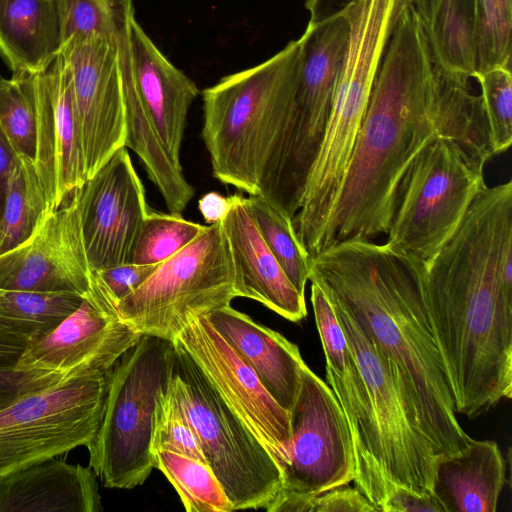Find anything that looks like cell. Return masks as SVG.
Here are the masks:
<instances>
[{
    "mask_svg": "<svg viewBox=\"0 0 512 512\" xmlns=\"http://www.w3.org/2000/svg\"><path fill=\"white\" fill-rule=\"evenodd\" d=\"M469 79L436 65L408 5L387 43L322 251L387 234L401 180L434 137L455 140L483 164L493 156L482 98Z\"/></svg>",
    "mask_w": 512,
    "mask_h": 512,
    "instance_id": "1",
    "label": "cell"
},
{
    "mask_svg": "<svg viewBox=\"0 0 512 512\" xmlns=\"http://www.w3.org/2000/svg\"><path fill=\"white\" fill-rule=\"evenodd\" d=\"M423 264L456 413L477 418L512 395V181L485 186Z\"/></svg>",
    "mask_w": 512,
    "mask_h": 512,
    "instance_id": "2",
    "label": "cell"
},
{
    "mask_svg": "<svg viewBox=\"0 0 512 512\" xmlns=\"http://www.w3.org/2000/svg\"><path fill=\"white\" fill-rule=\"evenodd\" d=\"M386 358L438 456L469 443L427 311L424 264L387 243L349 239L310 257L309 276Z\"/></svg>",
    "mask_w": 512,
    "mask_h": 512,
    "instance_id": "3",
    "label": "cell"
},
{
    "mask_svg": "<svg viewBox=\"0 0 512 512\" xmlns=\"http://www.w3.org/2000/svg\"><path fill=\"white\" fill-rule=\"evenodd\" d=\"M298 57L297 39L203 90L202 138L220 182L259 195L265 160L290 108Z\"/></svg>",
    "mask_w": 512,
    "mask_h": 512,
    "instance_id": "4",
    "label": "cell"
},
{
    "mask_svg": "<svg viewBox=\"0 0 512 512\" xmlns=\"http://www.w3.org/2000/svg\"><path fill=\"white\" fill-rule=\"evenodd\" d=\"M350 23L344 11L308 25L298 39L293 96L265 160L259 195L293 219L320 151L341 72Z\"/></svg>",
    "mask_w": 512,
    "mask_h": 512,
    "instance_id": "5",
    "label": "cell"
},
{
    "mask_svg": "<svg viewBox=\"0 0 512 512\" xmlns=\"http://www.w3.org/2000/svg\"><path fill=\"white\" fill-rule=\"evenodd\" d=\"M174 355L172 341L141 335L109 370L103 417L87 446L89 466L106 487L135 488L154 469L156 401L168 387Z\"/></svg>",
    "mask_w": 512,
    "mask_h": 512,
    "instance_id": "6",
    "label": "cell"
},
{
    "mask_svg": "<svg viewBox=\"0 0 512 512\" xmlns=\"http://www.w3.org/2000/svg\"><path fill=\"white\" fill-rule=\"evenodd\" d=\"M349 22L346 52L325 136L301 207L293 218L298 234L311 241H320L326 233L392 33L391 23L377 13L357 12Z\"/></svg>",
    "mask_w": 512,
    "mask_h": 512,
    "instance_id": "7",
    "label": "cell"
},
{
    "mask_svg": "<svg viewBox=\"0 0 512 512\" xmlns=\"http://www.w3.org/2000/svg\"><path fill=\"white\" fill-rule=\"evenodd\" d=\"M168 388L195 430L234 511L265 509L282 489L281 470L176 340Z\"/></svg>",
    "mask_w": 512,
    "mask_h": 512,
    "instance_id": "8",
    "label": "cell"
},
{
    "mask_svg": "<svg viewBox=\"0 0 512 512\" xmlns=\"http://www.w3.org/2000/svg\"><path fill=\"white\" fill-rule=\"evenodd\" d=\"M484 166L455 140L434 137L401 180L386 243L399 253L427 262L452 236L486 186Z\"/></svg>",
    "mask_w": 512,
    "mask_h": 512,
    "instance_id": "9",
    "label": "cell"
},
{
    "mask_svg": "<svg viewBox=\"0 0 512 512\" xmlns=\"http://www.w3.org/2000/svg\"><path fill=\"white\" fill-rule=\"evenodd\" d=\"M236 297L231 256L219 222L158 264L118 303L117 311L138 334L172 341L192 318L230 305Z\"/></svg>",
    "mask_w": 512,
    "mask_h": 512,
    "instance_id": "10",
    "label": "cell"
},
{
    "mask_svg": "<svg viewBox=\"0 0 512 512\" xmlns=\"http://www.w3.org/2000/svg\"><path fill=\"white\" fill-rule=\"evenodd\" d=\"M108 372L19 395L0 409V476L87 447L103 417Z\"/></svg>",
    "mask_w": 512,
    "mask_h": 512,
    "instance_id": "11",
    "label": "cell"
},
{
    "mask_svg": "<svg viewBox=\"0 0 512 512\" xmlns=\"http://www.w3.org/2000/svg\"><path fill=\"white\" fill-rule=\"evenodd\" d=\"M140 337L122 321L91 272L80 306L49 333L25 345L13 366L21 373L19 395L106 373Z\"/></svg>",
    "mask_w": 512,
    "mask_h": 512,
    "instance_id": "12",
    "label": "cell"
},
{
    "mask_svg": "<svg viewBox=\"0 0 512 512\" xmlns=\"http://www.w3.org/2000/svg\"><path fill=\"white\" fill-rule=\"evenodd\" d=\"M329 301L367 388L387 482L433 495L439 458L434 446L396 384L386 358L343 307Z\"/></svg>",
    "mask_w": 512,
    "mask_h": 512,
    "instance_id": "13",
    "label": "cell"
},
{
    "mask_svg": "<svg viewBox=\"0 0 512 512\" xmlns=\"http://www.w3.org/2000/svg\"><path fill=\"white\" fill-rule=\"evenodd\" d=\"M289 413L288 462L282 469L281 492L270 508L282 498L312 497L354 479L352 439L344 413L331 388L306 364Z\"/></svg>",
    "mask_w": 512,
    "mask_h": 512,
    "instance_id": "14",
    "label": "cell"
},
{
    "mask_svg": "<svg viewBox=\"0 0 512 512\" xmlns=\"http://www.w3.org/2000/svg\"><path fill=\"white\" fill-rule=\"evenodd\" d=\"M133 15L112 36L75 35L60 51L70 72L86 180L125 147L121 36Z\"/></svg>",
    "mask_w": 512,
    "mask_h": 512,
    "instance_id": "15",
    "label": "cell"
},
{
    "mask_svg": "<svg viewBox=\"0 0 512 512\" xmlns=\"http://www.w3.org/2000/svg\"><path fill=\"white\" fill-rule=\"evenodd\" d=\"M173 340L181 344L231 411L264 445L282 473L291 437L289 411L270 395L253 368L206 314L192 318Z\"/></svg>",
    "mask_w": 512,
    "mask_h": 512,
    "instance_id": "16",
    "label": "cell"
},
{
    "mask_svg": "<svg viewBox=\"0 0 512 512\" xmlns=\"http://www.w3.org/2000/svg\"><path fill=\"white\" fill-rule=\"evenodd\" d=\"M311 303L325 356L327 381L351 434L355 464L353 481L381 511L395 486H391L384 475L381 445L367 388L333 307L315 283H311Z\"/></svg>",
    "mask_w": 512,
    "mask_h": 512,
    "instance_id": "17",
    "label": "cell"
},
{
    "mask_svg": "<svg viewBox=\"0 0 512 512\" xmlns=\"http://www.w3.org/2000/svg\"><path fill=\"white\" fill-rule=\"evenodd\" d=\"M75 192L91 269L130 263L134 241L149 208L127 148L116 151Z\"/></svg>",
    "mask_w": 512,
    "mask_h": 512,
    "instance_id": "18",
    "label": "cell"
},
{
    "mask_svg": "<svg viewBox=\"0 0 512 512\" xmlns=\"http://www.w3.org/2000/svg\"><path fill=\"white\" fill-rule=\"evenodd\" d=\"M92 269L83 240L76 192L49 208L31 235L0 253V288L84 295Z\"/></svg>",
    "mask_w": 512,
    "mask_h": 512,
    "instance_id": "19",
    "label": "cell"
},
{
    "mask_svg": "<svg viewBox=\"0 0 512 512\" xmlns=\"http://www.w3.org/2000/svg\"><path fill=\"white\" fill-rule=\"evenodd\" d=\"M32 81L37 124L33 160L46 201L54 209L86 181L71 77L61 54Z\"/></svg>",
    "mask_w": 512,
    "mask_h": 512,
    "instance_id": "20",
    "label": "cell"
},
{
    "mask_svg": "<svg viewBox=\"0 0 512 512\" xmlns=\"http://www.w3.org/2000/svg\"><path fill=\"white\" fill-rule=\"evenodd\" d=\"M230 209L220 222L234 272L237 297L255 300L283 318L298 322L306 317L300 294L264 242L244 204V196L229 197Z\"/></svg>",
    "mask_w": 512,
    "mask_h": 512,
    "instance_id": "21",
    "label": "cell"
},
{
    "mask_svg": "<svg viewBox=\"0 0 512 512\" xmlns=\"http://www.w3.org/2000/svg\"><path fill=\"white\" fill-rule=\"evenodd\" d=\"M130 45L136 88L142 105L178 164L188 112L199 94L196 84L176 68L145 33L135 16Z\"/></svg>",
    "mask_w": 512,
    "mask_h": 512,
    "instance_id": "22",
    "label": "cell"
},
{
    "mask_svg": "<svg viewBox=\"0 0 512 512\" xmlns=\"http://www.w3.org/2000/svg\"><path fill=\"white\" fill-rule=\"evenodd\" d=\"M90 466L55 457L0 476V512H100Z\"/></svg>",
    "mask_w": 512,
    "mask_h": 512,
    "instance_id": "23",
    "label": "cell"
},
{
    "mask_svg": "<svg viewBox=\"0 0 512 512\" xmlns=\"http://www.w3.org/2000/svg\"><path fill=\"white\" fill-rule=\"evenodd\" d=\"M213 327L237 350L285 410L296 401L306 364L298 346L230 305L206 314Z\"/></svg>",
    "mask_w": 512,
    "mask_h": 512,
    "instance_id": "24",
    "label": "cell"
},
{
    "mask_svg": "<svg viewBox=\"0 0 512 512\" xmlns=\"http://www.w3.org/2000/svg\"><path fill=\"white\" fill-rule=\"evenodd\" d=\"M505 482L497 442L470 438L460 452L439 456L433 495L444 512H495Z\"/></svg>",
    "mask_w": 512,
    "mask_h": 512,
    "instance_id": "25",
    "label": "cell"
},
{
    "mask_svg": "<svg viewBox=\"0 0 512 512\" xmlns=\"http://www.w3.org/2000/svg\"><path fill=\"white\" fill-rule=\"evenodd\" d=\"M132 19V18H131ZM121 36L122 78L125 107V147L141 159L149 179L158 188L171 214L182 215L194 196L182 165L174 161L140 100L134 78L130 22Z\"/></svg>",
    "mask_w": 512,
    "mask_h": 512,
    "instance_id": "26",
    "label": "cell"
},
{
    "mask_svg": "<svg viewBox=\"0 0 512 512\" xmlns=\"http://www.w3.org/2000/svg\"><path fill=\"white\" fill-rule=\"evenodd\" d=\"M61 48L57 0H0V55L12 76L45 72Z\"/></svg>",
    "mask_w": 512,
    "mask_h": 512,
    "instance_id": "27",
    "label": "cell"
},
{
    "mask_svg": "<svg viewBox=\"0 0 512 512\" xmlns=\"http://www.w3.org/2000/svg\"><path fill=\"white\" fill-rule=\"evenodd\" d=\"M436 65L471 78L474 0H414Z\"/></svg>",
    "mask_w": 512,
    "mask_h": 512,
    "instance_id": "28",
    "label": "cell"
},
{
    "mask_svg": "<svg viewBox=\"0 0 512 512\" xmlns=\"http://www.w3.org/2000/svg\"><path fill=\"white\" fill-rule=\"evenodd\" d=\"M83 296L0 288V334L26 345L49 333L73 313Z\"/></svg>",
    "mask_w": 512,
    "mask_h": 512,
    "instance_id": "29",
    "label": "cell"
},
{
    "mask_svg": "<svg viewBox=\"0 0 512 512\" xmlns=\"http://www.w3.org/2000/svg\"><path fill=\"white\" fill-rule=\"evenodd\" d=\"M49 208L34 160L17 154L0 211V253L27 239Z\"/></svg>",
    "mask_w": 512,
    "mask_h": 512,
    "instance_id": "30",
    "label": "cell"
},
{
    "mask_svg": "<svg viewBox=\"0 0 512 512\" xmlns=\"http://www.w3.org/2000/svg\"><path fill=\"white\" fill-rule=\"evenodd\" d=\"M153 459L154 468L173 485L187 512L234 511L208 463L167 450L153 451Z\"/></svg>",
    "mask_w": 512,
    "mask_h": 512,
    "instance_id": "31",
    "label": "cell"
},
{
    "mask_svg": "<svg viewBox=\"0 0 512 512\" xmlns=\"http://www.w3.org/2000/svg\"><path fill=\"white\" fill-rule=\"evenodd\" d=\"M244 204L288 279L305 296L310 256L297 239L292 218L261 195L244 197Z\"/></svg>",
    "mask_w": 512,
    "mask_h": 512,
    "instance_id": "32",
    "label": "cell"
},
{
    "mask_svg": "<svg viewBox=\"0 0 512 512\" xmlns=\"http://www.w3.org/2000/svg\"><path fill=\"white\" fill-rule=\"evenodd\" d=\"M511 36L512 0H474L472 76L496 67L511 68Z\"/></svg>",
    "mask_w": 512,
    "mask_h": 512,
    "instance_id": "33",
    "label": "cell"
},
{
    "mask_svg": "<svg viewBox=\"0 0 512 512\" xmlns=\"http://www.w3.org/2000/svg\"><path fill=\"white\" fill-rule=\"evenodd\" d=\"M205 227L182 215L149 211L134 241L130 263L158 265L191 243Z\"/></svg>",
    "mask_w": 512,
    "mask_h": 512,
    "instance_id": "34",
    "label": "cell"
},
{
    "mask_svg": "<svg viewBox=\"0 0 512 512\" xmlns=\"http://www.w3.org/2000/svg\"><path fill=\"white\" fill-rule=\"evenodd\" d=\"M36 128L32 76H0V130L16 154L34 159Z\"/></svg>",
    "mask_w": 512,
    "mask_h": 512,
    "instance_id": "35",
    "label": "cell"
},
{
    "mask_svg": "<svg viewBox=\"0 0 512 512\" xmlns=\"http://www.w3.org/2000/svg\"><path fill=\"white\" fill-rule=\"evenodd\" d=\"M62 45L75 35L112 36L134 13L132 0H57Z\"/></svg>",
    "mask_w": 512,
    "mask_h": 512,
    "instance_id": "36",
    "label": "cell"
},
{
    "mask_svg": "<svg viewBox=\"0 0 512 512\" xmlns=\"http://www.w3.org/2000/svg\"><path fill=\"white\" fill-rule=\"evenodd\" d=\"M481 88L493 155L508 150L512 143L511 68L496 67L472 76Z\"/></svg>",
    "mask_w": 512,
    "mask_h": 512,
    "instance_id": "37",
    "label": "cell"
},
{
    "mask_svg": "<svg viewBox=\"0 0 512 512\" xmlns=\"http://www.w3.org/2000/svg\"><path fill=\"white\" fill-rule=\"evenodd\" d=\"M151 450H167L206 462L199 438L169 388L158 395Z\"/></svg>",
    "mask_w": 512,
    "mask_h": 512,
    "instance_id": "38",
    "label": "cell"
},
{
    "mask_svg": "<svg viewBox=\"0 0 512 512\" xmlns=\"http://www.w3.org/2000/svg\"><path fill=\"white\" fill-rule=\"evenodd\" d=\"M295 512H376L377 508L355 488L347 485L326 490L312 497H300Z\"/></svg>",
    "mask_w": 512,
    "mask_h": 512,
    "instance_id": "39",
    "label": "cell"
},
{
    "mask_svg": "<svg viewBox=\"0 0 512 512\" xmlns=\"http://www.w3.org/2000/svg\"><path fill=\"white\" fill-rule=\"evenodd\" d=\"M156 266L126 263L105 269L92 270V276L117 306L122 299L146 281Z\"/></svg>",
    "mask_w": 512,
    "mask_h": 512,
    "instance_id": "40",
    "label": "cell"
},
{
    "mask_svg": "<svg viewBox=\"0 0 512 512\" xmlns=\"http://www.w3.org/2000/svg\"><path fill=\"white\" fill-rule=\"evenodd\" d=\"M381 512H444L434 495H422L403 486L389 493Z\"/></svg>",
    "mask_w": 512,
    "mask_h": 512,
    "instance_id": "41",
    "label": "cell"
},
{
    "mask_svg": "<svg viewBox=\"0 0 512 512\" xmlns=\"http://www.w3.org/2000/svg\"><path fill=\"white\" fill-rule=\"evenodd\" d=\"M198 208L209 225L219 223L230 209V199L217 192H209L199 199Z\"/></svg>",
    "mask_w": 512,
    "mask_h": 512,
    "instance_id": "42",
    "label": "cell"
},
{
    "mask_svg": "<svg viewBox=\"0 0 512 512\" xmlns=\"http://www.w3.org/2000/svg\"><path fill=\"white\" fill-rule=\"evenodd\" d=\"M357 0H306L309 22H321L346 11Z\"/></svg>",
    "mask_w": 512,
    "mask_h": 512,
    "instance_id": "43",
    "label": "cell"
},
{
    "mask_svg": "<svg viewBox=\"0 0 512 512\" xmlns=\"http://www.w3.org/2000/svg\"><path fill=\"white\" fill-rule=\"evenodd\" d=\"M21 373L13 367H0V409L7 406L19 396Z\"/></svg>",
    "mask_w": 512,
    "mask_h": 512,
    "instance_id": "44",
    "label": "cell"
},
{
    "mask_svg": "<svg viewBox=\"0 0 512 512\" xmlns=\"http://www.w3.org/2000/svg\"><path fill=\"white\" fill-rule=\"evenodd\" d=\"M16 156V152L0 130V211L3 203L7 179Z\"/></svg>",
    "mask_w": 512,
    "mask_h": 512,
    "instance_id": "45",
    "label": "cell"
},
{
    "mask_svg": "<svg viewBox=\"0 0 512 512\" xmlns=\"http://www.w3.org/2000/svg\"><path fill=\"white\" fill-rule=\"evenodd\" d=\"M24 347L23 342L0 334V367H13Z\"/></svg>",
    "mask_w": 512,
    "mask_h": 512,
    "instance_id": "46",
    "label": "cell"
}]
</instances>
